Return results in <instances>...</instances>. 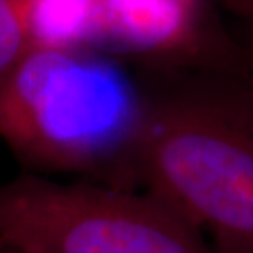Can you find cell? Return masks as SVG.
Returning <instances> with one entry per match:
<instances>
[{
    "mask_svg": "<svg viewBox=\"0 0 253 253\" xmlns=\"http://www.w3.org/2000/svg\"><path fill=\"white\" fill-rule=\"evenodd\" d=\"M140 69L90 48H32L0 84V138L30 168L138 189Z\"/></svg>",
    "mask_w": 253,
    "mask_h": 253,
    "instance_id": "obj_2",
    "label": "cell"
},
{
    "mask_svg": "<svg viewBox=\"0 0 253 253\" xmlns=\"http://www.w3.org/2000/svg\"><path fill=\"white\" fill-rule=\"evenodd\" d=\"M32 48L104 49V0H18Z\"/></svg>",
    "mask_w": 253,
    "mask_h": 253,
    "instance_id": "obj_4",
    "label": "cell"
},
{
    "mask_svg": "<svg viewBox=\"0 0 253 253\" xmlns=\"http://www.w3.org/2000/svg\"><path fill=\"white\" fill-rule=\"evenodd\" d=\"M0 249L38 253H215L158 197L25 174L0 184Z\"/></svg>",
    "mask_w": 253,
    "mask_h": 253,
    "instance_id": "obj_3",
    "label": "cell"
},
{
    "mask_svg": "<svg viewBox=\"0 0 253 253\" xmlns=\"http://www.w3.org/2000/svg\"><path fill=\"white\" fill-rule=\"evenodd\" d=\"M0 253H38L32 250H20V249H0Z\"/></svg>",
    "mask_w": 253,
    "mask_h": 253,
    "instance_id": "obj_8",
    "label": "cell"
},
{
    "mask_svg": "<svg viewBox=\"0 0 253 253\" xmlns=\"http://www.w3.org/2000/svg\"><path fill=\"white\" fill-rule=\"evenodd\" d=\"M237 28V37L253 58V0H214Z\"/></svg>",
    "mask_w": 253,
    "mask_h": 253,
    "instance_id": "obj_6",
    "label": "cell"
},
{
    "mask_svg": "<svg viewBox=\"0 0 253 253\" xmlns=\"http://www.w3.org/2000/svg\"><path fill=\"white\" fill-rule=\"evenodd\" d=\"M28 49L18 0H0V84L22 61Z\"/></svg>",
    "mask_w": 253,
    "mask_h": 253,
    "instance_id": "obj_5",
    "label": "cell"
},
{
    "mask_svg": "<svg viewBox=\"0 0 253 253\" xmlns=\"http://www.w3.org/2000/svg\"><path fill=\"white\" fill-rule=\"evenodd\" d=\"M138 69V189L212 239L253 244V71Z\"/></svg>",
    "mask_w": 253,
    "mask_h": 253,
    "instance_id": "obj_1",
    "label": "cell"
},
{
    "mask_svg": "<svg viewBox=\"0 0 253 253\" xmlns=\"http://www.w3.org/2000/svg\"><path fill=\"white\" fill-rule=\"evenodd\" d=\"M212 249L215 253H253V244L232 239H214Z\"/></svg>",
    "mask_w": 253,
    "mask_h": 253,
    "instance_id": "obj_7",
    "label": "cell"
}]
</instances>
